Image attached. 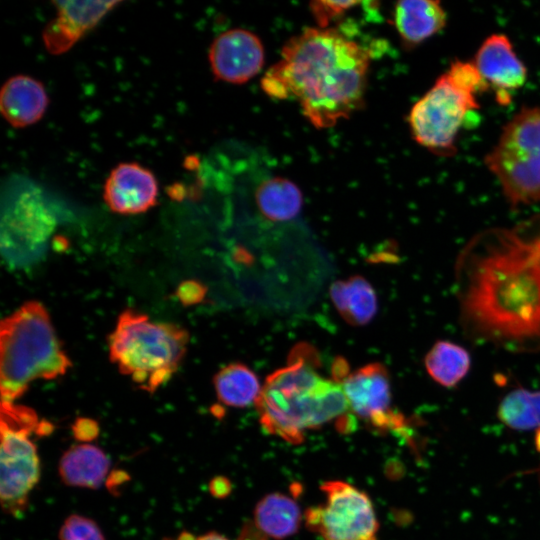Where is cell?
Wrapping results in <instances>:
<instances>
[{
  "label": "cell",
  "mask_w": 540,
  "mask_h": 540,
  "mask_svg": "<svg viewBox=\"0 0 540 540\" xmlns=\"http://www.w3.org/2000/svg\"><path fill=\"white\" fill-rule=\"evenodd\" d=\"M262 78L266 94L293 98L319 129L334 126L363 104L370 53L335 28H306L289 39Z\"/></svg>",
  "instance_id": "obj_2"
},
{
  "label": "cell",
  "mask_w": 540,
  "mask_h": 540,
  "mask_svg": "<svg viewBox=\"0 0 540 540\" xmlns=\"http://www.w3.org/2000/svg\"><path fill=\"white\" fill-rule=\"evenodd\" d=\"M59 540H105L97 523L85 516L72 514L60 527Z\"/></svg>",
  "instance_id": "obj_25"
},
{
  "label": "cell",
  "mask_w": 540,
  "mask_h": 540,
  "mask_svg": "<svg viewBox=\"0 0 540 540\" xmlns=\"http://www.w3.org/2000/svg\"><path fill=\"white\" fill-rule=\"evenodd\" d=\"M536 446H537V449L540 451V430H537V434H536Z\"/></svg>",
  "instance_id": "obj_31"
},
{
  "label": "cell",
  "mask_w": 540,
  "mask_h": 540,
  "mask_svg": "<svg viewBox=\"0 0 540 540\" xmlns=\"http://www.w3.org/2000/svg\"><path fill=\"white\" fill-rule=\"evenodd\" d=\"M471 61L500 104L510 102L511 92L520 89L527 80L525 64L503 33L486 37Z\"/></svg>",
  "instance_id": "obj_13"
},
{
  "label": "cell",
  "mask_w": 540,
  "mask_h": 540,
  "mask_svg": "<svg viewBox=\"0 0 540 540\" xmlns=\"http://www.w3.org/2000/svg\"><path fill=\"white\" fill-rule=\"evenodd\" d=\"M351 414L377 432L408 434V420L392 408L390 376L381 363L367 364L342 381Z\"/></svg>",
  "instance_id": "obj_10"
},
{
  "label": "cell",
  "mask_w": 540,
  "mask_h": 540,
  "mask_svg": "<svg viewBox=\"0 0 540 540\" xmlns=\"http://www.w3.org/2000/svg\"><path fill=\"white\" fill-rule=\"evenodd\" d=\"M497 415L514 430H540V389L519 387L510 391L501 400Z\"/></svg>",
  "instance_id": "obj_24"
},
{
  "label": "cell",
  "mask_w": 540,
  "mask_h": 540,
  "mask_svg": "<svg viewBox=\"0 0 540 540\" xmlns=\"http://www.w3.org/2000/svg\"><path fill=\"white\" fill-rule=\"evenodd\" d=\"M119 1H54L56 16L42 32L46 50L60 55L92 30Z\"/></svg>",
  "instance_id": "obj_14"
},
{
  "label": "cell",
  "mask_w": 540,
  "mask_h": 540,
  "mask_svg": "<svg viewBox=\"0 0 540 540\" xmlns=\"http://www.w3.org/2000/svg\"><path fill=\"white\" fill-rule=\"evenodd\" d=\"M72 431L75 439L86 443L87 441L94 440L99 433L98 424L89 418H78L73 426Z\"/></svg>",
  "instance_id": "obj_28"
},
{
  "label": "cell",
  "mask_w": 540,
  "mask_h": 540,
  "mask_svg": "<svg viewBox=\"0 0 540 540\" xmlns=\"http://www.w3.org/2000/svg\"><path fill=\"white\" fill-rule=\"evenodd\" d=\"M49 104L43 83L34 77L18 74L10 77L0 91V111L14 128H24L38 122Z\"/></svg>",
  "instance_id": "obj_16"
},
{
  "label": "cell",
  "mask_w": 540,
  "mask_h": 540,
  "mask_svg": "<svg viewBox=\"0 0 540 540\" xmlns=\"http://www.w3.org/2000/svg\"><path fill=\"white\" fill-rule=\"evenodd\" d=\"M188 339L187 331L175 324L126 310L109 337L110 359L140 389L154 392L176 372Z\"/></svg>",
  "instance_id": "obj_6"
},
{
  "label": "cell",
  "mask_w": 540,
  "mask_h": 540,
  "mask_svg": "<svg viewBox=\"0 0 540 540\" xmlns=\"http://www.w3.org/2000/svg\"><path fill=\"white\" fill-rule=\"evenodd\" d=\"M393 19L402 42L415 47L445 27L447 13L438 0H404L396 3Z\"/></svg>",
  "instance_id": "obj_17"
},
{
  "label": "cell",
  "mask_w": 540,
  "mask_h": 540,
  "mask_svg": "<svg viewBox=\"0 0 540 540\" xmlns=\"http://www.w3.org/2000/svg\"><path fill=\"white\" fill-rule=\"evenodd\" d=\"M208 59L217 80L242 84L262 69L264 48L254 33L236 28L215 38L210 45Z\"/></svg>",
  "instance_id": "obj_12"
},
{
  "label": "cell",
  "mask_w": 540,
  "mask_h": 540,
  "mask_svg": "<svg viewBox=\"0 0 540 540\" xmlns=\"http://www.w3.org/2000/svg\"><path fill=\"white\" fill-rule=\"evenodd\" d=\"M301 518L297 502L283 493L266 495L254 511V525L266 538L283 539L295 534Z\"/></svg>",
  "instance_id": "obj_20"
},
{
  "label": "cell",
  "mask_w": 540,
  "mask_h": 540,
  "mask_svg": "<svg viewBox=\"0 0 540 540\" xmlns=\"http://www.w3.org/2000/svg\"><path fill=\"white\" fill-rule=\"evenodd\" d=\"M179 300L185 305L197 304L204 298L206 288L194 280L184 281L176 292Z\"/></svg>",
  "instance_id": "obj_27"
},
{
  "label": "cell",
  "mask_w": 540,
  "mask_h": 540,
  "mask_svg": "<svg viewBox=\"0 0 540 540\" xmlns=\"http://www.w3.org/2000/svg\"><path fill=\"white\" fill-rule=\"evenodd\" d=\"M54 226V215L40 191L25 189L8 202L2 216V244L10 257L38 254Z\"/></svg>",
  "instance_id": "obj_11"
},
{
  "label": "cell",
  "mask_w": 540,
  "mask_h": 540,
  "mask_svg": "<svg viewBox=\"0 0 540 540\" xmlns=\"http://www.w3.org/2000/svg\"><path fill=\"white\" fill-rule=\"evenodd\" d=\"M512 208L540 202V105L523 106L484 157Z\"/></svg>",
  "instance_id": "obj_7"
},
{
  "label": "cell",
  "mask_w": 540,
  "mask_h": 540,
  "mask_svg": "<svg viewBox=\"0 0 540 540\" xmlns=\"http://www.w3.org/2000/svg\"><path fill=\"white\" fill-rule=\"evenodd\" d=\"M35 412L24 406L1 402L0 499L11 515L24 512L40 478V460L31 438L39 434Z\"/></svg>",
  "instance_id": "obj_8"
},
{
  "label": "cell",
  "mask_w": 540,
  "mask_h": 540,
  "mask_svg": "<svg viewBox=\"0 0 540 540\" xmlns=\"http://www.w3.org/2000/svg\"><path fill=\"white\" fill-rule=\"evenodd\" d=\"M302 203L300 189L284 177L268 178L256 190L258 210L262 216L273 222H286L296 218Z\"/></svg>",
  "instance_id": "obj_21"
},
{
  "label": "cell",
  "mask_w": 540,
  "mask_h": 540,
  "mask_svg": "<svg viewBox=\"0 0 540 540\" xmlns=\"http://www.w3.org/2000/svg\"><path fill=\"white\" fill-rule=\"evenodd\" d=\"M71 366L44 306L31 301L1 322V402L13 403L37 379H54Z\"/></svg>",
  "instance_id": "obj_4"
},
{
  "label": "cell",
  "mask_w": 540,
  "mask_h": 540,
  "mask_svg": "<svg viewBox=\"0 0 540 540\" xmlns=\"http://www.w3.org/2000/svg\"><path fill=\"white\" fill-rule=\"evenodd\" d=\"M424 365L435 382L450 388L467 375L471 358L464 347L451 341L439 340L425 355Z\"/></svg>",
  "instance_id": "obj_23"
},
{
  "label": "cell",
  "mask_w": 540,
  "mask_h": 540,
  "mask_svg": "<svg viewBox=\"0 0 540 540\" xmlns=\"http://www.w3.org/2000/svg\"><path fill=\"white\" fill-rule=\"evenodd\" d=\"M454 291L470 340L540 352V214L475 234L456 258Z\"/></svg>",
  "instance_id": "obj_1"
},
{
  "label": "cell",
  "mask_w": 540,
  "mask_h": 540,
  "mask_svg": "<svg viewBox=\"0 0 540 540\" xmlns=\"http://www.w3.org/2000/svg\"><path fill=\"white\" fill-rule=\"evenodd\" d=\"M318 352L298 344L287 365L269 375L256 402L261 426L289 443L299 444L305 432L335 421L340 431L352 429L354 417L342 384L318 373Z\"/></svg>",
  "instance_id": "obj_3"
},
{
  "label": "cell",
  "mask_w": 540,
  "mask_h": 540,
  "mask_svg": "<svg viewBox=\"0 0 540 540\" xmlns=\"http://www.w3.org/2000/svg\"><path fill=\"white\" fill-rule=\"evenodd\" d=\"M321 490L325 502L304 514L309 530L323 540H377L379 524L365 492L339 480L323 483Z\"/></svg>",
  "instance_id": "obj_9"
},
{
  "label": "cell",
  "mask_w": 540,
  "mask_h": 540,
  "mask_svg": "<svg viewBox=\"0 0 540 540\" xmlns=\"http://www.w3.org/2000/svg\"><path fill=\"white\" fill-rule=\"evenodd\" d=\"M183 540H229L225 536L217 532H208L196 538H193L191 535H185L182 537Z\"/></svg>",
  "instance_id": "obj_30"
},
{
  "label": "cell",
  "mask_w": 540,
  "mask_h": 540,
  "mask_svg": "<svg viewBox=\"0 0 540 540\" xmlns=\"http://www.w3.org/2000/svg\"><path fill=\"white\" fill-rule=\"evenodd\" d=\"M158 192V182L151 170L137 162H122L106 178L103 199L111 211L134 215L154 207Z\"/></svg>",
  "instance_id": "obj_15"
},
{
  "label": "cell",
  "mask_w": 540,
  "mask_h": 540,
  "mask_svg": "<svg viewBox=\"0 0 540 540\" xmlns=\"http://www.w3.org/2000/svg\"><path fill=\"white\" fill-rule=\"evenodd\" d=\"M329 294L337 312L351 325H365L376 315V293L362 276L335 281L330 286Z\"/></svg>",
  "instance_id": "obj_19"
},
{
  "label": "cell",
  "mask_w": 540,
  "mask_h": 540,
  "mask_svg": "<svg viewBox=\"0 0 540 540\" xmlns=\"http://www.w3.org/2000/svg\"><path fill=\"white\" fill-rule=\"evenodd\" d=\"M210 493L217 498L227 496L231 491V483L222 476L215 477L209 484Z\"/></svg>",
  "instance_id": "obj_29"
},
{
  "label": "cell",
  "mask_w": 540,
  "mask_h": 540,
  "mask_svg": "<svg viewBox=\"0 0 540 540\" xmlns=\"http://www.w3.org/2000/svg\"><path fill=\"white\" fill-rule=\"evenodd\" d=\"M218 400L226 406L244 408L256 404L262 387L257 375L243 363H230L214 377Z\"/></svg>",
  "instance_id": "obj_22"
},
{
  "label": "cell",
  "mask_w": 540,
  "mask_h": 540,
  "mask_svg": "<svg viewBox=\"0 0 540 540\" xmlns=\"http://www.w3.org/2000/svg\"><path fill=\"white\" fill-rule=\"evenodd\" d=\"M109 466V458L101 448L80 443L63 453L58 472L67 486L96 489L106 478Z\"/></svg>",
  "instance_id": "obj_18"
},
{
  "label": "cell",
  "mask_w": 540,
  "mask_h": 540,
  "mask_svg": "<svg viewBox=\"0 0 540 540\" xmlns=\"http://www.w3.org/2000/svg\"><path fill=\"white\" fill-rule=\"evenodd\" d=\"M487 90L472 61L455 59L412 106L408 124L413 139L438 156L455 155L465 119L479 108L477 95Z\"/></svg>",
  "instance_id": "obj_5"
},
{
  "label": "cell",
  "mask_w": 540,
  "mask_h": 540,
  "mask_svg": "<svg viewBox=\"0 0 540 540\" xmlns=\"http://www.w3.org/2000/svg\"><path fill=\"white\" fill-rule=\"evenodd\" d=\"M358 1H313L310 9L319 28H328V24L348 10L360 5Z\"/></svg>",
  "instance_id": "obj_26"
}]
</instances>
